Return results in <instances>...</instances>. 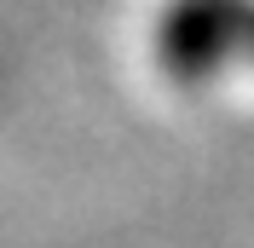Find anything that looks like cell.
<instances>
[{"mask_svg":"<svg viewBox=\"0 0 254 248\" xmlns=\"http://www.w3.org/2000/svg\"><path fill=\"white\" fill-rule=\"evenodd\" d=\"M156 58L174 81H214L231 63L254 69V0H174L156 23Z\"/></svg>","mask_w":254,"mask_h":248,"instance_id":"6da1fadb","label":"cell"}]
</instances>
